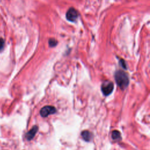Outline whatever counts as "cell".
<instances>
[{
  "mask_svg": "<svg viewBox=\"0 0 150 150\" xmlns=\"http://www.w3.org/2000/svg\"><path fill=\"white\" fill-rule=\"evenodd\" d=\"M115 80L121 89L124 90L129 84V79L127 74L121 70H118L115 73Z\"/></svg>",
  "mask_w": 150,
  "mask_h": 150,
  "instance_id": "6da1fadb",
  "label": "cell"
},
{
  "mask_svg": "<svg viewBox=\"0 0 150 150\" xmlns=\"http://www.w3.org/2000/svg\"><path fill=\"white\" fill-rule=\"evenodd\" d=\"M79 16L78 11L74 8H70L66 12V17L67 20L71 22H75L77 20Z\"/></svg>",
  "mask_w": 150,
  "mask_h": 150,
  "instance_id": "7a4b0ae2",
  "label": "cell"
},
{
  "mask_svg": "<svg viewBox=\"0 0 150 150\" xmlns=\"http://www.w3.org/2000/svg\"><path fill=\"white\" fill-rule=\"evenodd\" d=\"M114 88V84L110 81H105L101 85V90L105 96L110 95Z\"/></svg>",
  "mask_w": 150,
  "mask_h": 150,
  "instance_id": "3957f363",
  "label": "cell"
},
{
  "mask_svg": "<svg viewBox=\"0 0 150 150\" xmlns=\"http://www.w3.org/2000/svg\"><path fill=\"white\" fill-rule=\"evenodd\" d=\"M56 110L55 107L50 105H46L43 107L40 111V114L43 117H46L50 114L55 113Z\"/></svg>",
  "mask_w": 150,
  "mask_h": 150,
  "instance_id": "277c9868",
  "label": "cell"
},
{
  "mask_svg": "<svg viewBox=\"0 0 150 150\" xmlns=\"http://www.w3.org/2000/svg\"><path fill=\"white\" fill-rule=\"evenodd\" d=\"M38 130V127L36 125L33 126L32 128V129L27 132V134L26 135V139L28 140H31L32 139H33V137H35L36 133L37 132Z\"/></svg>",
  "mask_w": 150,
  "mask_h": 150,
  "instance_id": "5b68a950",
  "label": "cell"
},
{
  "mask_svg": "<svg viewBox=\"0 0 150 150\" xmlns=\"http://www.w3.org/2000/svg\"><path fill=\"white\" fill-rule=\"evenodd\" d=\"M81 136H82L83 138L86 141H90L92 139V138H93L92 134L90 131H88L87 130L83 131L81 132Z\"/></svg>",
  "mask_w": 150,
  "mask_h": 150,
  "instance_id": "8992f818",
  "label": "cell"
},
{
  "mask_svg": "<svg viewBox=\"0 0 150 150\" xmlns=\"http://www.w3.org/2000/svg\"><path fill=\"white\" fill-rule=\"evenodd\" d=\"M112 138L113 139H121V134L118 131L114 130L112 132Z\"/></svg>",
  "mask_w": 150,
  "mask_h": 150,
  "instance_id": "52a82bcc",
  "label": "cell"
},
{
  "mask_svg": "<svg viewBox=\"0 0 150 150\" xmlns=\"http://www.w3.org/2000/svg\"><path fill=\"white\" fill-rule=\"evenodd\" d=\"M57 40L54 38H51L49 40V45L50 47H54L57 45Z\"/></svg>",
  "mask_w": 150,
  "mask_h": 150,
  "instance_id": "ba28073f",
  "label": "cell"
},
{
  "mask_svg": "<svg viewBox=\"0 0 150 150\" xmlns=\"http://www.w3.org/2000/svg\"><path fill=\"white\" fill-rule=\"evenodd\" d=\"M5 46V40L2 38H0V51L4 49Z\"/></svg>",
  "mask_w": 150,
  "mask_h": 150,
  "instance_id": "9c48e42d",
  "label": "cell"
},
{
  "mask_svg": "<svg viewBox=\"0 0 150 150\" xmlns=\"http://www.w3.org/2000/svg\"><path fill=\"white\" fill-rule=\"evenodd\" d=\"M120 64H121V66L124 68V69H127V66H126V63L125 62V61L123 59H121L120 60Z\"/></svg>",
  "mask_w": 150,
  "mask_h": 150,
  "instance_id": "30bf717a",
  "label": "cell"
}]
</instances>
